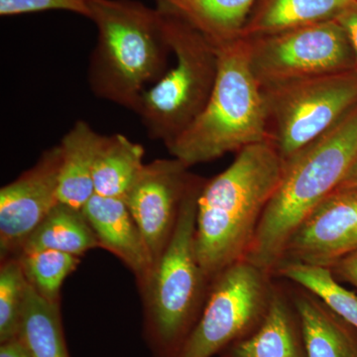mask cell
Listing matches in <instances>:
<instances>
[{
	"label": "cell",
	"instance_id": "17",
	"mask_svg": "<svg viewBox=\"0 0 357 357\" xmlns=\"http://www.w3.org/2000/svg\"><path fill=\"white\" fill-rule=\"evenodd\" d=\"M357 0H257L241 37L265 36L335 20Z\"/></svg>",
	"mask_w": 357,
	"mask_h": 357
},
{
	"label": "cell",
	"instance_id": "29",
	"mask_svg": "<svg viewBox=\"0 0 357 357\" xmlns=\"http://www.w3.org/2000/svg\"><path fill=\"white\" fill-rule=\"evenodd\" d=\"M349 188H357V156L337 189H349Z\"/></svg>",
	"mask_w": 357,
	"mask_h": 357
},
{
	"label": "cell",
	"instance_id": "3",
	"mask_svg": "<svg viewBox=\"0 0 357 357\" xmlns=\"http://www.w3.org/2000/svg\"><path fill=\"white\" fill-rule=\"evenodd\" d=\"M89 20L98 28L89 86L98 98L135 112L145 86L166 74L172 53L159 11L135 0H93Z\"/></svg>",
	"mask_w": 357,
	"mask_h": 357
},
{
	"label": "cell",
	"instance_id": "8",
	"mask_svg": "<svg viewBox=\"0 0 357 357\" xmlns=\"http://www.w3.org/2000/svg\"><path fill=\"white\" fill-rule=\"evenodd\" d=\"M273 275L241 260L211 282L201 316L177 357H213L248 337L262 321Z\"/></svg>",
	"mask_w": 357,
	"mask_h": 357
},
{
	"label": "cell",
	"instance_id": "25",
	"mask_svg": "<svg viewBox=\"0 0 357 357\" xmlns=\"http://www.w3.org/2000/svg\"><path fill=\"white\" fill-rule=\"evenodd\" d=\"M93 0H0V15L39 13L45 10H67L91 17Z\"/></svg>",
	"mask_w": 357,
	"mask_h": 357
},
{
	"label": "cell",
	"instance_id": "16",
	"mask_svg": "<svg viewBox=\"0 0 357 357\" xmlns=\"http://www.w3.org/2000/svg\"><path fill=\"white\" fill-rule=\"evenodd\" d=\"M103 135L84 121H77L60 142L62 149L59 202L82 210L95 195L93 167Z\"/></svg>",
	"mask_w": 357,
	"mask_h": 357
},
{
	"label": "cell",
	"instance_id": "21",
	"mask_svg": "<svg viewBox=\"0 0 357 357\" xmlns=\"http://www.w3.org/2000/svg\"><path fill=\"white\" fill-rule=\"evenodd\" d=\"M17 338L31 357H70L60 304L45 299L30 284Z\"/></svg>",
	"mask_w": 357,
	"mask_h": 357
},
{
	"label": "cell",
	"instance_id": "1",
	"mask_svg": "<svg viewBox=\"0 0 357 357\" xmlns=\"http://www.w3.org/2000/svg\"><path fill=\"white\" fill-rule=\"evenodd\" d=\"M283 170L280 155L264 140L237 152L223 172L204 182L195 241L199 264L211 282L245 258Z\"/></svg>",
	"mask_w": 357,
	"mask_h": 357
},
{
	"label": "cell",
	"instance_id": "22",
	"mask_svg": "<svg viewBox=\"0 0 357 357\" xmlns=\"http://www.w3.org/2000/svg\"><path fill=\"white\" fill-rule=\"evenodd\" d=\"M292 281L309 291L357 330V295L333 277L330 268L295 261H282L274 276Z\"/></svg>",
	"mask_w": 357,
	"mask_h": 357
},
{
	"label": "cell",
	"instance_id": "7",
	"mask_svg": "<svg viewBox=\"0 0 357 357\" xmlns=\"http://www.w3.org/2000/svg\"><path fill=\"white\" fill-rule=\"evenodd\" d=\"M266 140L284 164L357 107V68L260 86Z\"/></svg>",
	"mask_w": 357,
	"mask_h": 357
},
{
	"label": "cell",
	"instance_id": "18",
	"mask_svg": "<svg viewBox=\"0 0 357 357\" xmlns=\"http://www.w3.org/2000/svg\"><path fill=\"white\" fill-rule=\"evenodd\" d=\"M198 28L215 45L241 37L257 0H155Z\"/></svg>",
	"mask_w": 357,
	"mask_h": 357
},
{
	"label": "cell",
	"instance_id": "23",
	"mask_svg": "<svg viewBox=\"0 0 357 357\" xmlns=\"http://www.w3.org/2000/svg\"><path fill=\"white\" fill-rule=\"evenodd\" d=\"M15 257L28 283L42 297L56 304H60L64 281L81 262V257L52 249L22 251Z\"/></svg>",
	"mask_w": 357,
	"mask_h": 357
},
{
	"label": "cell",
	"instance_id": "4",
	"mask_svg": "<svg viewBox=\"0 0 357 357\" xmlns=\"http://www.w3.org/2000/svg\"><path fill=\"white\" fill-rule=\"evenodd\" d=\"M204 178L195 176L172 236L141 286L144 337L152 357H177L203 311L210 289L196 251L198 199Z\"/></svg>",
	"mask_w": 357,
	"mask_h": 357
},
{
	"label": "cell",
	"instance_id": "5",
	"mask_svg": "<svg viewBox=\"0 0 357 357\" xmlns=\"http://www.w3.org/2000/svg\"><path fill=\"white\" fill-rule=\"evenodd\" d=\"M217 79L202 114L167 145L188 168L266 140V117L259 84L249 63L248 39L215 45Z\"/></svg>",
	"mask_w": 357,
	"mask_h": 357
},
{
	"label": "cell",
	"instance_id": "6",
	"mask_svg": "<svg viewBox=\"0 0 357 357\" xmlns=\"http://www.w3.org/2000/svg\"><path fill=\"white\" fill-rule=\"evenodd\" d=\"M176 63L141 96L135 114L152 139L173 142L196 121L218 76V48L203 32L172 10L156 6Z\"/></svg>",
	"mask_w": 357,
	"mask_h": 357
},
{
	"label": "cell",
	"instance_id": "2",
	"mask_svg": "<svg viewBox=\"0 0 357 357\" xmlns=\"http://www.w3.org/2000/svg\"><path fill=\"white\" fill-rule=\"evenodd\" d=\"M357 156V107L284 164L244 260L273 275L294 231L337 189Z\"/></svg>",
	"mask_w": 357,
	"mask_h": 357
},
{
	"label": "cell",
	"instance_id": "10",
	"mask_svg": "<svg viewBox=\"0 0 357 357\" xmlns=\"http://www.w3.org/2000/svg\"><path fill=\"white\" fill-rule=\"evenodd\" d=\"M62 149L45 150L36 164L0 190V257H15L59 202Z\"/></svg>",
	"mask_w": 357,
	"mask_h": 357
},
{
	"label": "cell",
	"instance_id": "15",
	"mask_svg": "<svg viewBox=\"0 0 357 357\" xmlns=\"http://www.w3.org/2000/svg\"><path fill=\"white\" fill-rule=\"evenodd\" d=\"M307 357H357V330L316 295L301 288L292 298Z\"/></svg>",
	"mask_w": 357,
	"mask_h": 357
},
{
	"label": "cell",
	"instance_id": "26",
	"mask_svg": "<svg viewBox=\"0 0 357 357\" xmlns=\"http://www.w3.org/2000/svg\"><path fill=\"white\" fill-rule=\"evenodd\" d=\"M330 269L340 283L351 284L357 289V251L340 258Z\"/></svg>",
	"mask_w": 357,
	"mask_h": 357
},
{
	"label": "cell",
	"instance_id": "14",
	"mask_svg": "<svg viewBox=\"0 0 357 357\" xmlns=\"http://www.w3.org/2000/svg\"><path fill=\"white\" fill-rule=\"evenodd\" d=\"M220 357H307L297 312L285 294L273 288L267 311L248 337L230 344Z\"/></svg>",
	"mask_w": 357,
	"mask_h": 357
},
{
	"label": "cell",
	"instance_id": "27",
	"mask_svg": "<svg viewBox=\"0 0 357 357\" xmlns=\"http://www.w3.org/2000/svg\"><path fill=\"white\" fill-rule=\"evenodd\" d=\"M344 27L349 41H351L352 49L356 54L357 62V3L340 14L335 20Z\"/></svg>",
	"mask_w": 357,
	"mask_h": 357
},
{
	"label": "cell",
	"instance_id": "19",
	"mask_svg": "<svg viewBox=\"0 0 357 357\" xmlns=\"http://www.w3.org/2000/svg\"><path fill=\"white\" fill-rule=\"evenodd\" d=\"M144 148L123 134L103 135L93 167L95 194L124 199L143 163Z\"/></svg>",
	"mask_w": 357,
	"mask_h": 357
},
{
	"label": "cell",
	"instance_id": "13",
	"mask_svg": "<svg viewBox=\"0 0 357 357\" xmlns=\"http://www.w3.org/2000/svg\"><path fill=\"white\" fill-rule=\"evenodd\" d=\"M82 211L96 234L100 248L116 256L132 272L141 287L154 261L124 199L95 194Z\"/></svg>",
	"mask_w": 357,
	"mask_h": 357
},
{
	"label": "cell",
	"instance_id": "28",
	"mask_svg": "<svg viewBox=\"0 0 357 357\" xmlns=\"http://www.w3.org/2000/svg\"><path fill=\"white\" fill-rule=\"evenodd\" d=\"M0 357H31L18 338L0 344Z\"/></svg>",
	"mask_w": 357,
	"mask_h": 357
},
{
	"label": "cell",
	"instance_id": "12",
	"mask_svg": "<svg viewBox=\"0 0 357 357\" xmlns=\"http://www.w3.org/2000/svg\"><path fill=\"white\" fill-rule=\"evenodd\" d=\"M354 251H357V188L337 189L294 231L282 261L330 268Z\"/></svg>",
	"mask_w": 357,
	"mask_h": 357
},
{
	"label": "cell",
	"instance_id": "24",
	"mask_svg": "<svg viewBox=\"0 0 357 357\" xmlns=\"http://www.w3.org/2000/svg\"><path fill=\"white\" fill-rule=\"evenodd\" d=\"M28 283L16 257L0 266V344L17 338L27 297Z\"/></svg>",
	"mask_w": 357,
	"mask_h": 357
},
{
	"label": "cell",
	"instance_id": "9",
	"mask_svg": "<svg viewBox=\"0 0 357 357\" xmlns=\"http://www.w3.org/2000/svg\"><path fill=\"white\" fill-rule=\"evenodd\" d=\"M246 39L260 86L357 68L351 41L337 20Z\"/></svg>",
	"mask_w": 357,
	"mask_h": 357
},
{
	"label": "cell",
	"instance_id": "20",
	"mask_svg": "<svg viewBox=\"0 0 357 357\" xmlns=\"http://www.w3.org/2000/svg\"><path fill=\"white\" fill-rule=\"evenodd\" d=\"M96 248L100 244L83 211L59 203L26 239L20 253L52 249L82 257Z\"/></svg>",
	"mask_w": 357,
	"mask_h": 357
},
{
	"label": "cell",
	"instance_id": "11",
	"mask_svg": "<svg viewBox=\"0 0 357 357\" xmlns=\"http://www.w3.org/2000/svg\"><path fill=\"white\" fill-rule=\"evenodd\" d=\"M188 170L174 157L144 164L124 198L154 263L172 236L181 206L195 177Z\"/></svg>",
	"mask_w": 357,
	"mask_h": 357
}]
</instances>
